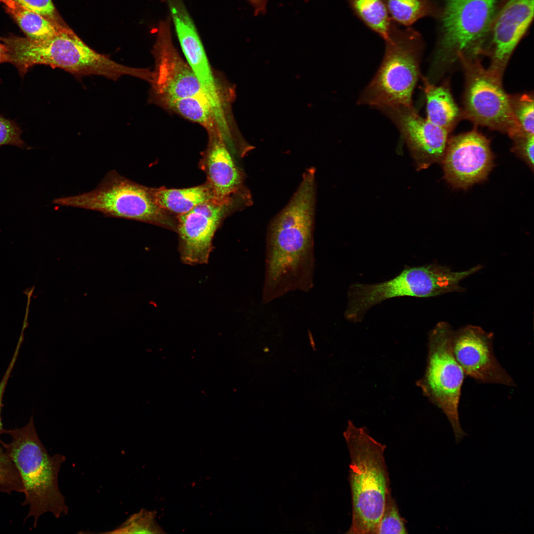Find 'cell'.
<instances>
[{"label":"cell","mask_w":534,"mask_h":534,"mask_svg":"<svg viewBox=\"0 0 534 534\" xmlns=\"http://www.w3.org/2000/svg\"><path fill=\"white\" fill-rule=\"evenodd\" d=\"M315 171L307 170L288 204L269 227L262 302L267 304L313 285Z\"/></svg>","instance_id":"cell-1"},{"label":"cell","mask_w":534,"mask_h":534,"mask_svg":"<svg viewBox=\"0 0 534 534\" xmlns=\"http://www.w3.org/2000/svg\"><path fill=\"white\" fill-rule=\"evenodd\" d=\"M0 40L7 49L9 62L21 77L36 65L60 68L78 79L98 75L115 81L122 76L130 75L145 80L147 75L146 69L128 67L98 53L67 26L44 40L16 36Z\"/></svg>","instance_id":"cell-2"},{"label":"cell","mask_w":534,"mask_h":534,"mask_svg":"<svg viewBox=\"0 0 534 534\" xmlns=\"http://www.w3.org/2000/svg\"><path fill=\"white\" fill-rule=\"evenodd\" d=\"M350 462L352 515L347 534H377L386 496L391 491L384 444L349 420L344 432Z\"/></svg>","instance_id":"cell-3"},{"label":"cell","mask_w":534,"mask_h":534,"mask_svg":"<svg viewBox=\"0 0 534 534\" xmlns=\"http://www.w3.org/2000/svg\"><path fill=\"white\" fill-rule=\"evenodd\" d=\"M3 433L9 435L11 440L5 443L0 439V444L20 475L25 496L22 505L29 506L26 520L33 517L36 528L39 518L45 513H51L56 518L67 515L68 507L58 482L65 456L48 454L38 436L33 416L25 426L4 429Z\"/></svg>","instance_id":"cell-4"},{"label":"cell","mask_w":534,"mask_h":534,"mask_svg":"<svg viewBox=\"0 0 534 534\" xmlns=\"http://www.w3.org/2000/svg\"><path fill=\"white\" fill-rule=\"evenodd\" d=\"M385 41L382 61L357 103L377 109L412 106L413 92L420 77L422 37L410 27L400 29L394 24Z\"/></svg>","instance_id":"cell-5"},{"label":"cell","mask_w":534,"mask_h":534,"mask_svg":"<svg viewBox=\"0 0 534 534\" xmlns=\"http://www.w3.org/2000/svg\"><path fill=\"white\" fill-rule=\"evenodd\" d=\"M483 267L478 265L462 271H453L437 264L406 267L397 276L383 282L355 283L348 290L345 316L353 322L360 321L366 312L390 298L404 296L428 298L452 292H462V280Z\"/></svg>","instance_id":"cell-6"},{"label":"cell","mask_w":534,"mask_h":534,"mask_svg":"<svg viewBox=\"0 0 534 534\" xmlns=\"http://www.w3.org/2000/svg\"><path fill=\"white\" fill-rule=\"evenodd\" d=\"M53 203L177 231V216L156 203L151 187L136 183L115 170L109 172L94 189L75 196L56 198Z\"/></svg>","instance_id":"cell-7"},{"label":"cell","mask_w":534,"mask_h":534,"mask_svg":"<svg viewBox=\"0 0 534 534\" xmlns=\"http://www.w3.org/2000/svg\"><path fill=\"white\" fill-rule=\"evenodd\" d=\"M501 0H445L438 18V42L433 65L485 52L490 31Z\"/></svg>","instance_id":"cell-8"},{"label":"cell","mask_w":534,"mask_h":534,"mask_svg":"<svg viewBox=\"0 0 534 534\" xmlns=\"http://www.w3.org/2000/svg\"><path fill=\"white\" fill-rule=\"evenodd\" d=\"M453 331L448 323L442 321L429 333L426 367L416 385L424 396L445 415L458 444L467 435L462 429L458 413L465 375L452 352Z\"/></svg>","instance_id":"cell-9"},{"label":"cell","mask_w":534,"mask_h":534,"mask_svg":"<svg viewBox=\"0 0 534 534\" xmlns=\"http://www.w3.org/2000/svg\"><path fill=\"white\" fill-rule=\"evenodd\" d=\"M466 76L464 113L474 123L507 133L511 138L523 133L514 115L501 78L485 69L478 57H462Z\"/></svg>","instance_id":"cell-10"},{"label":"cell","mask_w":534,"mask_h":534,"mask_svg":"<svg viewBox=\"0 0 534 534\" xmlns=\"http://www.w3.org/2000/svg\"><path fill=\"white\" fill-rule=\"evenodd\" d=\"M168 17L158 24L152 50L155 67L147 81L151 99L164 107L169 102L187 97L206 96L199 82L188 63L175 47Z\"/></svg>","instance_id":"cell-11"},{"label":"cell","mask_w":534,"mask_h":534,"mask_svg":"<svg viewBox=\"0 0 534 534\" xmlns=\"http://www.w3.org/2000/svg\"><path fill=\"white\" fill-rule=\"evenodd\" d=\"M242 193L240 191L229 197L211 199L177 216L176 232L183 263L196 265L208 262L215 233L223 220L238 208Z\"/></svg>","instance_id":"cell-12"},{"label":"cell","mask_w":534,"mask_h":534,"mask_svg":"<svg viewBox=\"0 0 534 534\" xmlns=\"http://www.w3.org/2000/svg\"><path fill=\"white\" fill-rule=\"evenodd\" d=\"M494 159L490 140L473 130L448 140L441 163L446 181L454 188L466 189L486 180Z\"/></svg>","instance_id":"cell-13"},{"label":"cell","mask_w":534,"mask_h":534,"mask_svg":"<svg viewBox=\"0 0 534 534\" xmlns=\"http://www.w3.org/2000/svg\"><path fill=\"white\" fill-rule=\"evenodd\" d=\"M395 125L406 144L418 170L441 163L449 132L420 116L413 105L378 109Z\"/></svg>","instance_id":"cell-14"},{"label":"cell","mask_w":534,"mask_h":534,"mask_svg":"<svg viewBox=\"0 0 534 534\" xmlns=\"http://www.w3.org/2000/svg\"><path fill=\"white\" fill-rule=\"evenodd\" d=\"M493 334L477 326L467 325L453 331L451 345L456 361L465 375L479 383L514 386L515 382L496 359Z\"/></svg>","instance_id":"cell-15"},{"label":"cell","mask_w":534,"mask_h":534,"mask_svg":"<svg viewBox=\"0 0 534 534\" xmlns=\"http://www.w3.org/2000/svg\"><path fill=\"white\" fill-rule=\"evenodd\" d=\"M534 17V0H501L489 36L488 68L502 75L515 48L527 32Z\"/></svg>","instance_id":"cell-16"},{"label":"cell","mask_w":534,"mask_h":534,"mask_svg":"<svg viewBox=\"0 0 534 534\" xmlns=\"http://www.w3.org/2000/svg\"><path fill=\"white\" fill-rule=\"evenodd\" d=\"M209 141L199 163L216 198H223L242 190V174L219 131L209 133Z\"/></svg>","instance_id":"cell-17"},{"label":"cell","mask_w":534,"mask_h":534,"mask_svg":"<svg viewBox=\"0 0 534 534\" xmlns=\"http://www.w3.org/2000/svg\"><path fill=\"white\" fill-rule=\"evenodd\" d=\"M151 191L156 203L176 216L190 211L201 203L216 198L207 182L200 185L180 189L151 187Z\"/></svg>","instance_id":"cell-18"},{"label":"cell","mask_w":534,"mask_h":534,"mask_svg":"<svg viewBox=\"0 0 534 534\" xmlns=\"http://www.w3.org/2000/svg\"><path fill=\"white\" fill-rule=\"evenodd\" d=\"M426 99V119L449 132L458 119L459 109L447 87L437 86L422 77Z\"/></svg>","instance_id":"cell-19"},{"label":"cell","mask_w":534,"mask_h":534,"mask_svg":"<svg viewBox=\"0 0 534 534\" xmlns=\"http://www.w3.org/2000/svg\"><path fill=\"white\" fill-rule=\"evenodd\" d=\"M164 107L187 120L200 124L206 129L208 133L215 131L220 133L214 110L206 96H192L177 99L169 102Z\"/></svg>","instance_id":"cell-20"},{"label":"cell","mask_w":534,"mask_h":534,"mask_svg":"<svg viewBox=\"0 0 534 534\" xmlns=\"http://www.w3.org/2000/svg\"><path fill=\"white\" fill-rule=\"evenodd\" d=\"M392 21L408 27L426 16L438 18L441 8L431 0H382Z\"/></svg>","instance_id":"cell-21"},{"label":"cell","mask_w":534,"mask_h":534,"mask_svg":"<svg viewBox=\"0 0 534 534\" xmlns=\"http://www.w3.org/2000/svg\"><path fill=\"white\" fill-rule=\"evenodd\" d=\"M355 14L385 40L394 23L382 0H348Z\"/></svg>","instance_id":"cell-22"},{"label":"cell","mask_w":534,"mask_h":534,"mask_svg":"<svg viewBox=\"0 0 534 534\" xmlns=\"http://www.w3.org/2000/svg\"><path fill=\"white\" fill-rule=\"evenodd\" d=\"M8 13L26 35L36 40H44L56 34L66 25L57 24L46 17L27 9L16 2L14 9L6 8Z\"/></svg>","instance_id":"cell-23"},{"label":"cell","mask_w":534,"mask_h":534,"mask_svg":"<svg viewBox=\"0 0 534 534\" xmlns=\"http://www.w3.org/2000/svg\"><path fill=\"white\" fill-rule=\"evenodd\" d=\"M156 513L142 509L130 516L119 526L105 534H164L156 521Z\"/></svg>","instance_id":"cell-24"},{"label":"cell","mask_w":534,"mask_h":534,"mask_svg":"<svg viewBox=\"0 0 534 534\" xmlns=\"http://www.w3.org/2000/svg\"><path fill=\"white\" fill-rule=\"evenodd\" d=\"M407 533L404 519L401 516L396 500L390 491L386 498L384 509L377 528V534Z\"/></svg>","instance_id":"cell-25"},{"label":"cell","mask_w":534,"mask_h":534,"mask_svg":"<svg viewBox=\"0 0 534 534\" xmlns=\"http://www.w3.org/2000/svg\"><path fill=\"white\" fill-rule=\"evenodd\" d=\"M24 492L19 473L13 461L3 447L0 446V492Z\"/></svg>","instance_id":"cell-26"},{"label":"cell","mask_w":534,"mask_h":534,"mask_svg":"<svg viewBox=\"0 0 534 534\" xmlns=\"http://www.w3.org/2000/svg\"><path fill=\"white\" fill-rule=\"evenodd\" d=\"M513 112L522 131L528 134H534V106L532 95L523 94L511 97Z\"/></svg>","instance_id":"cell-27"},{"label":"cell","mask_w":534,"mask_h":534,"mask_svg":"<svg viewBox=\"0 0 534 534\" xmlns=\"http://www.w3.org/2000/svg\"><path fill=\"white\" fill-rule=\"evenodd\" d=\"M23 7L36 12L54 23L66 25L58 15L52 0H14Z\"/></svg>","instance_id":"cell-28"},{"label":"cell","mask_w":534,"mask_h":534,"mask_svg":"<svg viewBox=\"0 0 534 534\" xmlns=\"http://www.w3.org/2000/svg\"><path fill=\"white\" fill-rule=\"evenodd\" d=\"M22 131L14 121L0 115V147L12 145L21 148L26 147L21 139Z\"/></svg>","instance_id":"cell-29"},{"label":"cell","mask_w":534,"mask_h":534,"mask_svg":"<svg viewBox=\"0 0 534 534\" xmlns=\"http://www.w3.org/2000/svg\"><path fill=\"white\" fill-rule=\"evenodd\" d=\"M511 139L514 142L512 151L533 171L534 134H523Z\"/></svg>","instance_id":"cell-30"},{"label":"cell","mask_w":534,"mask_h":534,"mask_svg":"<svg viewBox=\"0 0 534 534\" xmlns=\"http://www.w3.org/2000/svg\"><path fill=\"white\" fill-rule=\"evenodd\" d=\"M21 346L17 344L12 357L7 368L0 382V435L2 434L3 428L1 422V412L2 407V399L9 378L16 361Z\"/></svg>","instance_id":"cell-31"},{"label":"cell","mask_w":534,"mask_h":534,"mask_svg":"<svg viewBox=\"0 0 534 534\" xmlns=\"http://www.w3.org/2000/svg\"><path fill=\"white\" fill-rule=\"evenodd\" d=\"M254 8L255 15L264 13L266 11L267 0H248Z\"/></svg>","instance_id":"cell-32"},{"label":"cell","mask_w":534,"mask_h":534,"mask_svg":"<svg viewBox=\"0 0 534 534\" xmlns=\"http://www.w3.org/2000/svg\"><path fill=\"white\" fill-rule=\"evenodd\" d=\"M9 62L8 51L6 46L0 40V64Z\"/></svg>","instance_id":"cell-33"},{"label":"cell","mask_w":534,"mask_h":534,"mask_svg":"<svg viewBox=\"0 0 534 534\" xmlns=\"http://www.w3.org/2000/svg\"><path fill=\"white\" fill-rule=\"evenodd\" d=\"M0 1L4 3L6 8L14 9L16 6V2L14 0H0Z\"/></svg>","instance_id":"cell-34"}]
</instances>
